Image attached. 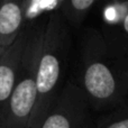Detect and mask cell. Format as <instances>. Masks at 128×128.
I'll return each mask as SVG.
<instances>
[{"instance_id":"obj_1","label":"cell","mask_w":128,"mask_h":128,"mask_svg":"<svg viewBox=\"0 0 128 128\" xmlns=\"http://www.w3.org/2000/svg\"><path fill=\"white\" fill-rule=\"evenodd\" d=\"M79 61L78 84L93 111L108 112L127 102L128 60L109 47L100 30H84Z\"/></svg>"},{"instance_id":"obj_2","label":"cell","mask_w":128,"mask_h":128,"mask_svg":"<svg viewBox=\"0 0 128 128\" xmlns=\"http://www.w3.org/2000/svg\"><path fill=\"white\" fill-rule=\"evenodd\" d=\"M71 32L61 12L51 15L44 25L42 47L37 64V100L30 128H40L50 109L65 86V73L70 58Z\"/></svg>"},{"instance_id":"obj_3","label":"cell","mask_w":128,"mask_h":128,"mask_svg":"<svg viewBox=\"0 0 128 128\" xmlns=\"http://www.w3.org/2000/svg\"><path fill=\"white\" fill-rule=\"evenodd\" d=\"M45 22L33 26L17 83L8 100L2 128H30L37 100L36 74Z\"/></svg>"},{"instance_id":"obj_4","label":"cell","mask_w":128,"mask_h":128,"mask_svg":"<svg viewBox=\"0 0 128 128\" xmlns=\"http://www.w3.org/2000/svg\"><path fill=\"white\" fill-rule=\"evenodd\" d=\"M92 111L79 84L66 81L40 128H96Z\"/></svg>"},{"instance_id":"obj_5","label":"cell","mask_w":128,"mask_h":128,"mask_svg":"<svg viewBox=\"0 0 128 128\" xmlns=\"http://www.w3.org/2000/svg\"><path fill=\"white\" fill-rule=\"evenodd\" d=\"M32 30L33 26H26L10 46L0 51V128L8 100L19 76Z\"/></svg>"},{"instance_id":"obj_6","label":"cell","mask_w":128,"mask_h":128,"mask_svg":"<svg viewBox=\"0 0 128 128\" xmlns=\"http://www.w3.org/2000/svg\"><path fill=\"white\" fill-rule=\"evenodd\" d=\"M26 0H0V51L10 46L25 28Z\"/></svg>"},{"instance_id":"obj_7","label":"cell","mask_w":128,"mask_h":128,"mask_svg":"<svg viewBox=\"0 0 128 128\" xmlns=\"http://www.w3.org/2000/svg\"><path fill=\"white\" fill-rule=\"evenodd\" d=\"M64 0H26L25 27L44 22L55 12H60Z\"/></svg>"},{"instance_id":"obj_8","label":"cell","mask_w":128,"mask_h":128,"mask_svg":"<svg viewBox=\"0 0 128 128\" xmlns=\"http://www.w3.org/2000/svg\"><path fill=\"white\" fill-rule=\"evenodd\" d=\"M97 1L98 0H64L60 12L70 26L78 27L86 19Z\"/></svg>"},{"instance_id":"obj_9","label":"cell","mask_w":128,"mask_h":128,"mask_svg":"<svg viewBox=\"0 0 128 128\" xmlns=\"http://www.w3.org/2000/svg\"><path fill=\"white\" fill-rule=\"evenodd\" d=\"M96 128H128V101L96 119Z\"/></svg>"},{"instance_id":"obj_10","label":"cell","mask_w":128,"mask_h":128,"mask_svg":"<svg viewBox=\"0 0 128 128\" xmlns=\"http://www.w3.org/2000/svg\"><path fill=\"white\" fill-rule=\"evenodd\" d=\"M116 35L115 37H112L111 40H106L108 44H112L114 42L120 38V43L115 47V48H111L115 52L117 55L122 56V58H127V50H128V11L127 14L124 16L122 20H120L119 24H117L116 26Z\"/></svg>"},{"instance_id":"obj_11","label":"cell","mask_w":128,"mask_h":128,"mask_svg":"<svg viewBox=\"0 0 128 128\" xmlns=\"http://www.w3.org/2000/svg\"><path fill=\"white\" fill-rule=\"evenodd\" d=\"M126 1H128V0H126Z\"/></svg>"}]
</instances>
